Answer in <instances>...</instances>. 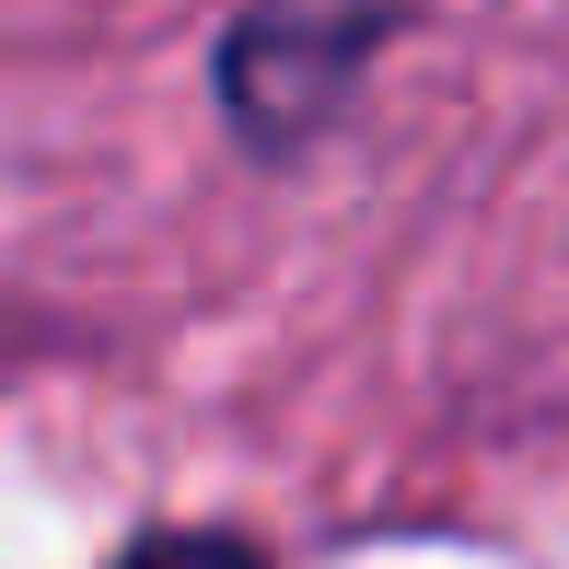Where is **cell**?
Segmentation results:
<instances>
[{
  "instance_id": "cell-1",
  "label": "cell",
  "mask_w": 569,
  "mask_h": 569,
  "mask_svg": "<svg viewBox=\"0 0 569 569\" xmlns=\"http://www.w3.org/2000/svg\"><path fill=\"white\" fill-rule=\"evenodd\" d=\"M430 0H244L221 36V117L256 163H291L315 128H338L372 47L419 23Z\"/></svg>"
},
{
  "instance_id": "cell-2",
  "label": "cell",
  "mask_w": 569,
  "mask_h": 569,
  "mask_svg": "<svg viewBox=\"0 0 569 569\" xmlns=\"http://www.w3.org/2000/svg\"><path fill=\"white\" fill-rule=\"evenodd\" d=\"M117 569H268L244 547V535H151V547H128Z\"/></svg>"
}]
</instances>
